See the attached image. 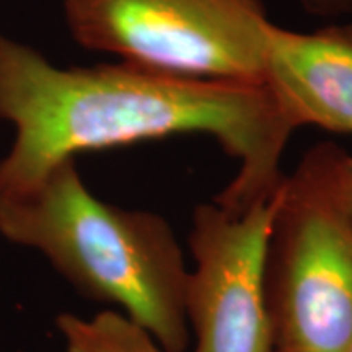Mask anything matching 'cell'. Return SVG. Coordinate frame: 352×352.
Wrapping results in <instances>:
<instances>
[{"mask_svg": "<svg viewBox=\"0 0 352 352\" xmlns=\"http://www.w3.org/2000/svg\"><path fill=\"white\" fill-rule=\"evenodd\" d=\"M279 189L232 212L212 201L195 210L186 316L195 352H274L266 300V254Z\"/></svg>", "mask_w": 352, "mask_h": 352, "instance_id": "obj_5", "label": "cell"}, {"mask_svg": "<svg viewBox=\"0 0 352 352\" xmlns=\"http://www.w3.org/2000/svg\"><path fill=\"white\" fill-rule=\"evenodd\" d=\"M56 327L65 352H166L147 329L121 311L107 310L91 318L63 314Z\"/></svg>", "mask_w": 352, "mask_h": 352, "instance_id": "obj_7", "label": "cell"}, {"mask_svg": "<svg viewBox=\"0 0 352 352\" xmlns=\"http://www.w3.org/2000/svg\"><path fill=\"white\" fill-rule=\"evenodd\" d=\"M266 300L274 352H344L352 340V228L303 162L279 188Z\"/></svg>", "mask_w": 352, "mask_h": 352, "instance_id": "obj_4", "label": "cell"}, {"mask_svg": "<svg viewBox=\"0 0 352 352\" xmlns=\"http://www.w3.org/2000/svg\"><path fill=\"white\" fill-rule=\"evenodd\" d=\"M308 15L336 20L352 13V0H298Z\"/></svg>", "mask_w": 352, "mask_h": 352, "instance_id": "obj_9", "label": "cell"}, {"mask_svg": "<svg viewBox=\"0 0 352 352\" xmlns=\"http://www.w3.org/2000/svg\"><path fill=\"white\" fill-rule=\"evenodd\" d=\"M64 20L80 46L135 67L264 85L261 0H64Z\"/></svg>", "mask_w": 352, "mask_h": 352, "instance_id": "obj_3", "label": "cell"}, {"mask_svg": "<svg viewBox=\"0 0 352 352\" xmlns=\"http://www.w3.org/2000/svg\"><path fill=\"white\" fill-rule=\"evenodd\" d=\"M0 121L15 129L0 158V197L36 186L78 153L202 134L239 162L214 199L232 212L276 195L296 131L266 85L165 76L121 60L63 69L2 32Z\"/></svg>", "mask_w": 352, "mask_h": 352, "instance_id": "obj_1", "label": "cell"}, {"mask_svg": "<svg viewBox=\"0 0 352 352\" xmlns=\"http://www.w3.org/2000/svg\"><path fill=\"white\" fill-rule=\"evenodd\" d=\"M344 352H352V340H351L349 344H347V347H346V351H344Z\"/></svg>", "mask_w": 352, "mask_h": 352, "instance_id": "obj_10", "label": "cell"}, {"mask_svg": "<svg viewBox=\"0 0 352 352\" xmlns=\"http://www.w3.org/2000/svg\"><path fill=\"white\" fill-rule=\"evenodd\" d=\"M302 162L310 168L321 189L352 228V155L338 145H315Z\"/></svg>", "mask_w": 352, "mask_h": 352, "instance_id": "obj_8", "label": "cell"}, {"mask_svg": "<svg viewBox=\"0 0 352 352\" xmlns=\"http://www.w3.org/2000/svg\"><path fill=\"white\" fill-rule=\"evenodd\" d=\"M264 85L296 131L352 134V25L300 33L271 23Z\"/></svg>", "mask_w": 352, "mask_h": 352, "instance_id": "obj_6", "label": "cell"}, {"mask_svg": "<svg viewBox=\"0 0 352 352\" xmlns=\"http://www.w3.org/2000/svg\"><path fill=\"white\" fill-rule=\"evenodd\" d=\"M0 236L38 252L85 297L120 307L166 352L186 351L189 271L173 228L151 210L101 201L76 160L0 197Z\"/></svg>", "mask_w": 352, "mask_h": 352, "instance_id": "obj_2", "label": "cell"}]
</instances>
